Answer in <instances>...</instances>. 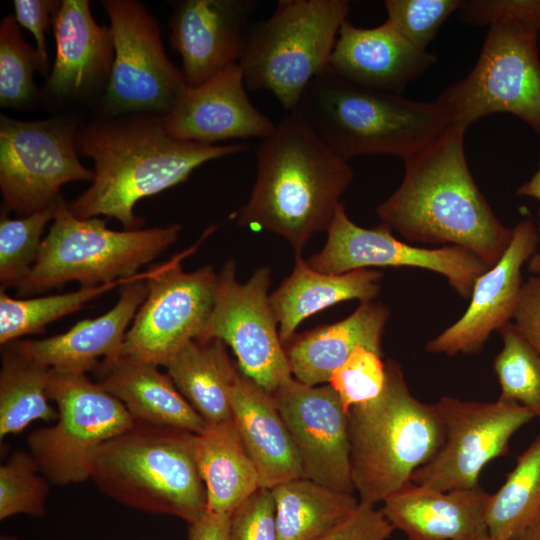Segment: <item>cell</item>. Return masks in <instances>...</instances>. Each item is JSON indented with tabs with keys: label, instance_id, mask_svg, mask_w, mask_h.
I'll return each mask as SVG.
<instances>
[{
	"label": "cell",
	"instance_id": "6da1fadb",
	"mask_svg": "<svg viewBox=\"0 0 540 540\" xmlns=\"http://www.w3.org/2000/svg\"><path fill=\"white\" fill-rule=\"evenodd\" d=\"M77 151L92 159L94 179L69 205L78 218L104 215L126 230L140 229L135 215L141 199L185 182L204 163L248 149L244 143L208 145L171 137L163 115L133 113L103 116L79 126Z\"/></svg>",
	"mask_w": 540,
	"mask_h": 540
},
{
	"label": "cell",
	"instance_id": "7a4b0ae2",
	"mask_svg": "<svg viewBox=\"0 0 540 540\" xmlns=\"http://www.w3.org/2000/svg\"><path fill=\"white\" fill-rule=\"evenodd\" d=\"M465 131L448 126L404 159L402 182L376 212L380 224L408 241L459 246L491 268L509 246L513 228L500 222L475 183Z\"/></svg>",
	"mask_w": 540,
	"mask_h": 540
},
{
	"label": "cell",
	"instance_id": "3957f363",
	"mask_svg": "<svg viewBox=\"0 0 540 540\" xmlns=\"http://www.w3.org/2000/svg\"><path fill=\"white\" fill-rule=\"evenodd\" d=\"M257 175L238 224L280 235L300 256L313 235L328 231L354 171L297 110L255 148Z\"/></svg>",
	"mask_w": 540,
	"mask_h": 540
},
{
	"label": "cell",
	"instance_id": "277c9868",
	"mask_svg": "<svg viewBox=\"0 0 540 540\" xmlns=\"http://www.w3.org/2000/svg\"><path fill=\"white\" fill-rule=\"evenodd\" d=\"M295 110L347 161L362 155L404 160L448 127L435 101H416L360 86L328 69L309 84Z\"/></svg>",
	"mask_w": 540,
	"mask_h": 540
},
{
	"label": "cell",
	"instance_id": "5b68a950",
	"mask_svg": "<svg viewBox=\"0 0 540 540\" xmlns=\"http://www.w3.org/2000/svg\"><path fill=\"white\" fill-rule=\"evenodd\" d=\"M197 434L135 422L94 453L90 479L113 500L192 523L207 511Z\"/></svg>",
	"mask_w": 540,
	"mask_h": 540
},
{
	"label": "cell",
	"instance_id": "8992f818",
	"mask_svg": "<svg viewBox=\"0 0 540 540\" xmlns=\"http://www.w3.org/2000/svg\"><path fill=\"white\" fill-rule=\"evenodd\" d=\"M347 418L352 481L364 504L375 506L410 482L444 439L435 404L413 396L393 360L381 394L351 407Z\"/></svg>",
	"mask_w": 540,
	"mask_h": 540
},
{
	"label": "cell",
	"instance_id": "52a82bcc",
	"mask_svg": "<svg viewBox=\"0 0 540 540\" xmlns=\"http://www.w3.org/2000/svg\"><path fill=\"white\" fill-rule=\"evenodd\" d=\"M181 225L116 231L97 217H76L62 196L53 223L44 237L37 260L16 288L32 296L76 281L93 287L140 274L148 264L174 244Z\"/></svg>",
	"mask_w": 540,
	"mask_h": 540
},
{
	"label": "cell",
	"instance_id": "ba28073f",
	"mask_svg": "<svg viewBox=\"0 0 540 540\" xmlns=\"http://www.w3.org/2000/svg\"><path fill=\"white\" fill-rule=\"evenodd\" d=\"M347 0H280L272 15L249 27L239 65L245 85L272 93L288 113L329 65Z\"/></svg>",
	"mask_w": 540,
	"mask_h": 540
},
{
	"label": "cell",
	"instance_id": "9c48e42d",
	"mask_svg": "<svg viewBox=\"0 0 540 540\" xmlns=\"http://www.w3.org/2000/svg\"><path fill=\"white\" fill-rule=\"evenodd\" d=\"M540 16L488 27L476 64L434 100L448 126L466 130L478 119L505 112L540 134Z\"/></svg>",
	"mask_w": 540,
	"mask_h": 540
},
{
	"label": "cell",
	"instance_id": "30bf717a",
	"mask_svg": "<svg viewBox=\"0 0 540 540\" xmlns=\"http://www.w3.org/2000/svg\"><path fill=\"white\" fill-rule=\"evenodd\" d=\"M48 395L58 418L27 436L29 452L51 484L84 482L90 479L96 450L135 421L118 399L86 374L51 369Z\"/></svg>",
	"mask_w": 540,
	"mask_h": 540
},
{
	"label": "cell",
	"instance_id": "8fae6325",
	"mask_svg": "<svg viewBox=\"0 0 540 540\" xmlns=\"http://www.w3.org/2000/svg\"><path fill=\"white\" fill-rule=\"evenodd\" d=\"M74 117L39 121L0 117V189L4 207L27 216L52 206L63 185L94 179L78 158Z\"/></svg>",
	"mask_w": 540,
	"mask_h": 540
},
{
	"label": "cell",
	"instance_id": "7c38bea8",
	"mask_svg": "<svg viewBox=\"0 0 540 540\" xmlns=\"http://www.w3.org/2000/svg\"><path fill=\"white\" fill-rule=\"evenodd\" d=\"M214 229L208 228L196 244L151 269L147 296L126 333L122 355L166 367L199 336L213 308L217 274L211 265L185 272L181 264Z\"/></svg>",
	"mask_w": 540,
	"mask_h": 540
},
{
	"label": "cell",
	"instance_id": "4fadbf2b",
	"mask_svg": "<svg viewBox=\"0 0 540 540\" xmlns=\"http://www.w3.org/2000/svg\"><path fill=\"white\" fill-rule=\"evenodd\" d=\"M271 269L258 268L241 283L233 261L217 274L211 314L196 339H219L237 358L240 372L273 395L294 377L279 334L270 294Z\"/></svg>",
	"mask_w": 540,
	"mask_h": 540
},
{
	"label": "cell",
	"instance_id": "5bb4252c",
	"mask_svg": "<svg viewBox=\"0 0 540 540\" xmlns=\"http://www.w3.org/2000/svg\"><path fill=\"white\" fill-rule=\"evenodd\" d=\"M101 4L114 42L102 101L105 113L167 114L187 84L165 52L157 19L135 0H102Z\"/></svg>",
	"mask_w": 540,
	"mask_h": 540
},
{
	"label": "cell",
	"instance_id": "9a60e30c",
	"mask_svg": "<svg viewBox=\"0 0 540 540\" xmlns=\"http://www.w3.org/2000/svg\"><path fill=\"white\" fill-rule=\"evenodd\" d=\"M434 404L444 439L411 481L439 491L480 486L484 467L505 455L513 435L535 418L518 403L501 399L481 402L443 396Z\"/></svg>",
	"mask_w": 540,
	"mask_h": 540
},
{
	"label": "cell",
	"instance_id": "2e32d148",
	"mask_svg": "<svg viewBox=\"0 0 540 540\" xmlns=\"http://www.w3.org/2000/svg\"><path fill=\"white\" fill-rule=\"evenodd\" d=\"M384 225L355 224L340 203L322 250L307 263L316 271L342 274L370 267H415L443 275L463 298H470L476 280L490 267L473 252L453 245L423 248L395 238Z\"/></svg>",
	"mask_w": 540,
	"mask_h": 540
},
{
	"label": "cell",
	"instance_id": "e0dca14e",
	"mask_svg": "<svg viewBox=\"0 0 540 540\" xmlns=\"http://www.w3.org/2000/svg\"><path fill=\"white\" fill-rule=\"evenodd\" d=\"M272 396L294 441L303 477L354 494L347 412L333 388L294 378Z\"/></svg>",
	"mask_w": 540,
	"mask_h": 540
},
{
	"label": "cell",
	"instance_id": "ac0fdd59",
	"mask_svg": "<svg viewBox=\"0 0 540 540\" xmlns=\"http://www.w3.org/2000/svg\"><path fill=\"white\" fill-rule=\"evenodd\" d=\"M540 231L531 219L513 228L500 260L475 282L465 313L426 345L434 354L453 356L479 352L494 330L513 318L523 286L521 270L535 254Z\"/></svg>",
	"mask_w": 540,
	"mask_h": 540
},
{
	"label": "cell",
	"instance_id": "d6986e66",
	"mask_svg": "<svg viewBox=\"0 0 540 540\" xmlns=\"http://www.w3.org/2000/svg\"><path fill=\"white\" fill-rule=\"evenodd\" d=\"M169 18L171 47L189 86L239 64L256 0H178Z\"/></svg>",
	"mask_w": 540,
	"mask_h": 540
},
{
	"label": "cell",
	"instance_id": "ffe728a7",
	"mask_svg": "<svg viewBox=\"0 0 540 540\" xmlns=\"http://www.w3.org/2000/svg\"><path fill=\"white\" fill-rule=\"evenodd\" d=\"M163 125L175 139L208 145L230 139L262 140L276 126L250 101L239 64L198 86L186 85L163 115Z\"/></svg>",
	"mask_w": 540,
	"mask_h": 540
},
{
	"label": "cell",
	"instance_id": "44dd1931",
	"mask_svg": "<svg viewBox=\"0 0 540 540\" xmlns=\"http://www.w3.org/2000/svg\"><path fill=\"white\" fill-rule=\"evenodd\" d=\"M435 61L434 55L415 46L389 20L371 28L345 20L327 69L354 84L400 94Z\"/></svg>",
	"mask_w": 540,
	"mask_h": 540
},
{
	"label": "cell",
	"instance_id": "7402d4cb",
	"mask_svg": "<svg viewBox=\"0 0 540 540\" xmlns=\"http://www.w3.org/2000/svg\"><path fill=\"white\" fill-rule=\"evenodd\" d=\"M52 26L56 56L44 92L74 100L107 87L114 60L110 26L99 25L88 0H61Z\"/></svg>",
	"mask_w": 540,
	"mask_h": 540
},
{
	"label": "cell",
	"instance_id": "603a6c76",
	"mask_svg": "<svg viewBox=\"0 0 540 540\" xmlns=\"http://www.w3.org/2000/svg\"><path fill=\"white\" fill-rule=\"evenodd\" d=\"M151 269L121 286L117 303L96 318L76 323L68 331L39 340L12 342L23 354L51 369L86 374L103 360L121 355L126 333L147 296Z\"/></svg>",
	"mask_w": 540,
	"mask_h": 540
},
{
	"label": "cell",
	"instance_id": "cb8c5ba5",
	"mask_svg": "<svg viewBox=\"0 0 540 540\" xmlns=\"http://www.w3.org/2000/svg\"><path fill=\"white\" fill-rule=\"evenodd\" d=\"M489 498L480 486L439 491L410 481L389 495L381 510L408 540H486Z\"/></svg>",
	"mask_w": 540,
	"mask_h": 540
},
{
	"label": "cell",
	"instance_id": "d4e9b609",
	"mask_svg": "<svg viewBox=\"0 0 540 540\" xmlns=\"http://www.w3.org/2000/svg\"><path fill=\"white\" fill-rule=\"evenodd\" d=\"M230 400L233 422L260 488L303 477L297 449L273 396L239 372Z\"/></svg>",
	"mask_w": 540,
	"mask_h": 540
},
{
	"label": "cell",
	"instance_id": "484cf974",
	"mask_svg": "<svg viewBox=\"0 0 540 540\" xmlns=\"http://www.w3.org/2000/svg\"><path fill=\"white\" fill-rule=\"evenodd\" d=\"M158 367L121 354L100 363L95 382L118 399L135 422L200 434L206 422Z\"/></svg>",
	"mask_w": 540,
	"mask_h": 540
},
{
	"label": "cell",
	"instance_id": "4316f807",
	"mask_svg": "<svg viewBox=\"0 0 540 540\" xmlns=\"http://www.w3.org/2000/svg\"><path fill=\"white\" fill-rule=\"evenodd\" d=\"M389 309L373 301L361 303L347 318L295 335L284 345L293 377L306 385L327 383L358 347L382 356L381 342Z\"/></svg>",
	"mask_w": 540,
	"mask_h": 540
},
{
	"label": "cell",
	"instance_id": "83f0119b",
	"mask_svg": "<svg viewBox=\"0 0 540 540\" xmlns=\"http://www.w3.org/2000/svg\"><path fill=\"white\" fill-rule=\"evenodd\" d=\"M381 278V272L371 269L322 273L311 268L301 255L295 256L291 274L270 294L281 342L288 343L301 322L334 304L353 299L373 301L379 294Z\"/></svg>",
	"mask_w": 540,
	"mask_h": 540
},
{
	"label": "cell",
	"instance_id": "f1b7e54d",
	"mask_svg": "<svg viewBox=\"0 0 540 540\" xmlns=\"http://www.w3.org/2000/svg\"><path fill=\"white\" fill-rule=\"evenodd\" d=\"M176 388L206 424L232 420L230 394L240 372L219 339H193L166 365Z\"/></svg>",
	"mask_w": 540,
	"mask_h": 540
},
{
	"label": "cell",
	"instance_id": "f546056e",
	"mask_svg": "<svg viewBox=\"0 0 540 540\" xmlns=\"http://www.w3.org/2000/svg\"><path fill=\"white\" fill-rule=\"evenodd\" d=\"M196 455L208 511L231 514L260 488L257 470L233 419L207 424L197 434Z\"/></svg>",
	"mask_w": 540,
	"mask_h": 540
},
{
	"label": "cell",
	"instance_id": "4dcf8cb0",
	"mask_svg": "<svg viewBox=\"0 0 540 540\" xmlns=\"http://www.w3.org/2000/svg\"><path fill=\"white\" fill-rule=\"evenodd\" d=\"M271 491L279 540H318L359 505L354 494L335 491L305 477L278 484Z\"/></svg>",
	"mask_w": 540,
	"mask_h": 540
},
{
	"label": "cell",
	"instance_id": "1f68e13d",
	"mask_svg": "<svg viewBox=\"0 0 540 540\" xmlns=\"http://www.w3.org/2000/svg\"><path fill=\"white\" fill-rule=\"evenodd\" d=\"M2 350L0 370V437L22 432L36 420L56 421L49 404L51 368L20 352L13 343Z\"/></svg>",
	"mask_w": 540,
	"mask_h": 540
},
{
	"label": "cell",
	"instance_id": "d6a6232c",
	"mask_svg": "<svg viewBox=\"0 0 540 540\" xmlns=\"http://www.w3.org/2000/svg\"><path fill=\"white\" fill-rule=\"evenodd\" d=\"M540 518V436L517 457L505 482L490 494L487 506L489 536L513 540Z\"/></svg>",
	"mask_w": 540,
	"mask_h": 540
},
{
	"label": "cell",
	"instance_id": "836d02e7",
	"mask_svg": "<svg viewBox=\"0 0 540 540\" xmlns=\"http://www.w3.org/2000/svg\"><path fill=\"white\" fill-rule=\"evenodd\" d=\"M137 276L93 287H80L76 291L64 294L26 299L11 297L1 289V346L18 341V338L25 335L43 332L49 323L80 310L90 300L114 287L124 285Z\"/></svg>",
	"mask_w": 540,
	"mask_h": 540
},
{
	"label": "cell",
	"instance_id": "e575fe53",
	"mask_svg": "<svg viewBox=\"0 0 540 540\" xmlns=\"http://www.w3.org/2000/svg\"><path fill=\"white\" fill-rule=\"evenodd\" d=\"M498 332L503 341L493 361L501 393L498 399L518 403L540 420V353L514 323Z\"/></svg>",
	"mask_w": 540,
	"mask_h": 540
},
{
	"label": "cell",
	"instance_id": "d590c367",
	"mask_svg": "<svg viewBox=\"0 0 540 540\" xmlns=\"http://www.w3.org/2000/svg\"><path fill=\"white\" fill-rule=\"evenodd\" d=\"M42 73L38 51L28 44L14 15L0 25V104L6 108H25L38 96L34 72Z\"/></svg>",
	"mask_w": 540,
	"mask_h": 540
},
{
	"label": "cell",
	"instance_id": "8d00e7d4",
	"mask_svg": "<svg viewBox=\"0 0 540 540\" xmlns=\"http://www.w3.org/2000/svg\"><path fill=\"white\" fill-rule=\"evenodd\" d=\"M57 201L42 211L19 218H9L6 211L1 212V289L17 288L29 275L39 254L44 230L54 218Z\"/></svg>",
	"mask_w": 540,
	"mask_h": 540
},
{
	"label": "cell",
	"instance_id": "74e56055",
	"mask_svg": "<svg viewBox=\"0 0 540 540\" xmlns=\"http://www.w3.org/2000/svg\"><path fill=\"white\" fill-rule=\"evenodd\" d=\"M49 483L29 451L14 452L0 467V520L17 514L43 517Z\"/></svg>",
	"mask_w": 540,
	"mask_h": 540
},
{
	"label": "cell",
	"instance_id": "f35d334b",
	"mask_svg": "<svg viewBox=\"0 0 540 540\" xmlns=\"http://www.w3.org/2000/svg\"><path fill=\"white\" fill-rule=\"evenodd\" d=\"M385 381L386 362L382 356L361 346L333 371L328 384L348 412L355 405L376 399L383 391Z\"/></svg>",
	"mask_w": 540,
	"mask_h": 540
},
{
	"label": "cell",
	"instance_id": "ab89813d",
	"mask_svg": "<svg viewBox=\"0 0 540 540\" xmlns=\"http://www.w3.org/2000/svg\"><path fill=\"white\" fill-rule=\"evenodd\" d=\"M461 0H386L389 20L410 42L426 50Z\"/></svg>",
	"mask_w": 540,
	"mask_h": 540
},
{
	"label": "cell",
	"instance_id": "60d3db41",
	"mask_svg": "<svg viewBox=\"0 0 540 540\" xmlns=\"http://www.w3.org/2000/svg\"><path fill=\"white\" fill-rule=\"evenodd\" d=\"M231 540H279L271 489L259 488L231 513Z\"/></svg>",
	"mask_w": 540,
	"mask_h": 540
},
{
	"label": "cell",
	"instance_id": "b9f144b4",
	"mask_svg": "<svg viewBox=\"0 0 540 540\" xmlns=\"http://www.w3.org/2000/svg\"><path fill=\"white\" fill-rule=\"evenodd\" d=\"M458 11L463 22L489 27L502 20L540 16V0H463Z\"/></svg>",
	"mask_w": 540,
	"mask_h": 540
},
{
	"label": "cell",
	"instance_id": "7bdbcfd3",
	"mask_svg": "<svg viewBox=\"0 0 540 540\" xmlns=\"http://www.w3.org/2000/svg\"><path fill=\"white\" fill-rule=\"evenodd\" d=\"M394 530L381 508L359 502L350 517L318 540H387Z\"/></svg>",
	"mask_w": 540,
	"mask_h": 540
},
{
	"label": "cell",
	"instance_id": "ee69618b",
	"mask_svg": "<svg viewBox=\"0 0 540 540\" xmlns=\"http://www.w3.org/2000/svg\"><path fill=\"white\" fill-rule=\"evenodd\" d=\"M61 1L57 0H14V16L18 24L29 30L36 41V49L42 63V75L47 79L49 57L46 31L52 25L53 16Z\"/></svg>",
	"mask_w": 540,
	"mask_h": 540
},
{
	"label": "cell",
	"instance_id": "f6af8a7d",
	"mask_svg": "<svg viewBox=\"0 0 540 540\" xmlns=\"http://www.w3.org/2000/svg\"><path fill=\"white\" fill-rule=\"evenodd\" d=\"M513 319L517 329L540 353V276L523 283Z\"/></svg>",
	"mask_w": 540,
	"mask_h": 540
},
{
	"label": "cell",
	"instance_id": "bcb514c9",
	"mask_svg": "<svg viewBox=\"0 0 540 540\" xmlns=\"http://www.w3.org/2000/svg\"><path fill=\"white\" fill-rule=\"evenodd\" d=\"M231 514L206 511L189 523L188 540H231Z\"/></svg>",
	"mask_w": 540,
	"mask_h": 540
},
{
	"label": "cell",
	"instance_id": "7dc6e473",
	"mask_svg": "<svg viewBox=\"0 0 540 540\" xmlns=\"http://www.w3.org/2000/svg\"><path fill=\"white\" fill-rule=\"evenodd\" d=\"M517 194L519 196L534 198L540 203V161L537 171L527 182L517 189ZM538 229L540 231V206L538 209Z\"/></svg>",
	"mask_w": 540,
	"mask_h": 540
},
{
	"label": "cell",
	"instance_id": "c3c4849f",
	"mask_svg": "<svg viewBox=\"0 0 540 540\" xmlns=\"http://www.w3.org/2000/svg\"><path fill=\"white\" fill-rule=\"evenodd\" d=\"M513 540H540V518L528 526Z\"/></svg>",
	"mask_w": 540,
	"mask_h": 540
},
{
	"label": "cell",
	"instance_id": "681fc988",
	"mask_svg": "<svg viewBox=\"0 0 540 540\" xmlns=\"http://www.w3.org/2000/svg\"><path fill=\"white\" fill-rule=\"evenodd\" d=\"M528 269L533 273H540V253H535L529 260Z\"/></svg>",
	"mask_w": 540,
	"mask_h": 540
},
{
	"label": "cell",
	"instance_id": "f907efd6",
	"mask_svg": "<svg viewBox=\"0 0 540 540\" xmlns=\"http://www.w3.org/2000/svg\"><path fill=\"white\" fill-rule=\"evenodd\" d=\"M0 540H19V539L14 536L1 535Z\"/></svg>",
	"mask_w": 540,
	"mask_h": 540
},
{
	"label": "cell",
	"instance_id": "816d5d0a",
	"mask_svg": "<svg viewBox=\"0 0 540 540\" xmlns=\"http://www.w3.org/2000/svg\"><path fill=\"white\" fill-rule=\"evenodd\" d=\"M486 540H498V539H494V538L489 537Z\"/></svg>",
	"mask_w": 540,
	"mask_h": 540
}]
</instances>
